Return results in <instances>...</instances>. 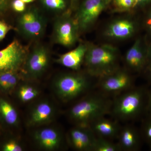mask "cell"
I'll list each match as a JSON object with an SVG mask.
<instances>
[{"label":"cell","mask_w":151,"mask_h":151,"mask_svg":"<svg viewBox=\"0 0 151 151\" xmlns=\"http://www.w3.org/2000/svg\"><path fill=\"white\" fill-rule=\"evenodd\" d=\"M148 92L143 86L132 87L112 103L111 113L116 119L123 121L139 118L147 113Z\"/></svg>","instance_id":"6da1fadb"},{"label":"cell","mask_w":151,"mask_h":151,"mask_svg":"<svg viewBox=\"0 0 151 151\" xmlns=\"http://www.w3.org/2000/svg\"><path fill=\"white\" fill-rule=\"evenodd\" d=\"M112 105L111 101L104 96L94 94L73 105L69 116L79 126L89 127L92 122L111 113Z\"/></svg>","instance_id":"7a4b0ae2"},{"label":"cell","mask_w":151,"mask_h":151,"mask_svg":"<svg viewBox=\"0 0 151 151\" xmlns=\"http://www.w3.org/2000/svg\"><path fill=\"white\" fill-rule=\"evenodd\" d=\"M117 49L107 45L88 47L84 60L89 73L101 78L117 70Z\"/></svg>","instance_id":"3957f363"},{"label":"cell","mask_w":151,"mask_h":151,"mask_svg":"<svg viewBox=\"0 0 151 151\" xmlns=\"http://www.w3.org/2000/svg\"><path fill=\"white\" fill-rule=\"evenodd\" d=\"M54 85L58 96L65 101L78 97L90 86L89 80L84 76L72 73L60 76L56 79Z\"/></svg>","instance_id":"277c9868"},{"label":"cell","mask_w":151,"mask_h":151,"mask_svg":"<svg viewBox=\"0 0 151 151\" xmlns=\"http://www.w3.org/2000/svg\"><path fill=\"white\" fill-rule=\"evenodd\" d=\"M28 53L26 47L17 40L0 50V74L17 72L24 64Z\"/></svg>","instance_id":"5b68a950"},{"label":"cell","mask_w":151,"mask_h":151,"mask_svg":"<svg viewBox=\"0 0 151 151\" xmlns=\"http://www.w3.org/2000/svg\"><path fill=\"white\" fill-rule=\"evenodd\" d=\"M18 26L24 36L29 39H37L43 35L46 22L38 11L30 9L22 12L18 19Z\"/></svg>","instance_id":"8992f818"},{"label":"cell","mask_w":151,"mask_h":151,"mask_svg":"<svg viewBox=\"0 0 151 151\" xmlns=\"http://www.w3.org/2000/svg\"><path fill=\"white\" fill-rule=\"evenodd\" d=\"M79 29L75 19L64 15L57 19L53 28V39L56 43L69 47L75 43Z\"/></svg>","instance_id":"52a82bcc"},{"label":"cell","mask_w":151,"mask_h":151,"mask_svg":"<svg viewBox=\"0 0 151 151\" xmlns=\"http://www.w3.org/2000/svg\"><path fill=\"white\" fill-rule=\"evenodd\" d=\"M49 60V53L46 47L40 45H37L28 53L24 63L26 73L32 78L39 77L46 70Z\"/></svg>","instance_id":"ba28073f"},{"label":"cell","mask_w":151,"mask_h":151,"mask_svg":"<svg viewBox=\"0 0 151 151\" xmlns=\"http://www.w3.org/2000/svg\"><path fill=\"white\" fill-rule=\"evenodd\" d=\"M107 3L105 0H85L74 19L79 30L86 29L94 22Z\"/></svg>","instance_id":"9c48e42d"},{"label":"cell","mask_w":151,"mask_h":151,"mask_svg":"<svg viewBox=\"0 0 151 151\" xmlns=\"http://www.w3.org/2000/svg\"><path fill=\"white\" fill-rule=\"evenodd\" d=\"M100 86L103 92L117 93L132 88L133 81L128 73L117 70L102 78Z\"/></svg>","instance_id":"30bf717a"},{"label":"cell","mask_w":151,"mask_h":151,"mask_svg":"<svg viewBox=\"0 0 151 151\" xmlns=\"http://www.w3.org/2000/svg\"><path fill=\"white\" fill-rule=\"evenodd\" d=\"M96 137L89 127H79L70 130L69 139L74 149L80 151H93Z\"/></svg>","instance_id":"8fae6325"},{"label":"cell","mask_w":151,"mask_h":151,"mask_svg":"<svg viewBox=\"0 0 151 151\" xmlns=\"http://www.w3.org/2000/svg\"><path fill=\"white\" fill-rule=\"evenodd\" d=\"M118 137L120 150L134 151L140 148L142 138L141 133L134 127L129 126L124 127L120 130Z\"/></svg>","instance_id":"7c38bea8"},{"label":"cell","mask_w":151,"mask_h":151,"mask_svg":"<svg viewBox=\"0 0 151 151\" xmlns=\"http://www.w3.org/2000/svg\"><path fill=\"white\" fill-rule=\"evenodd\" d=\"M87 48L86 45L80 44L73 50L60 55L57 62L72 70H78L84 60Z\"/></svg>","instance_id":"4fadbf2b"},{"label":"cell","mask_w":151,"mask_h":151,"mask_svg":"<svg viewBox=\"0 0 151 151\" xmlns=\"http://www.w3.org/2000/svg\"><path fill=\"white\" fill-rule=\"evenodd\" d=\"M35 138L41 147L48 150L58 148L61 143L59 132L52 128H44L39 130L36 132Z\"/></svg>","instance_id":"5bb4252c"},{"label":"cell","mask_w":151,"mask_h":151,"mask_svg":"<svg viewBox=\"0 0 151 151\" xmlns=\"http://www.w3.org/2000/svg\"><path fill=\"white\" fill-rule=\"evenodd\" d=\"M89 127L95 134L105 139L118 137L121 130L117 123L104 117L92 122Z\"/></svg>","instance_id":"9a60e30c"},{"label":"cell","mask_w":151,"mask_h":151,"mask_svg":"<svg viewBox=\"0 0 151 151\" xmlns=\"http://www.w3.org/2000/svg\"><path fill=\"white\" fill-rule=\"evenodd\" d=\"M125 60L128 65L137 71H140L147 66V52L142 49L139 40L127 52Z\"/></svg>","instance_id":"2e32d148"},{"label":"cell","mask_w":151,"mask_h":151,"mask_svg":"<svg viewBox=\"0 0 151 151\" xmlns=\"http://www.w3.org/2000/svg\"><path fill=\"white\" fill-rule=\"evenodd\" d=\"M134 23L127 19L113 22L106 31V35L114 38L124 39L130 37L134 31Z\"/></svg>","instance_id":"e0dca14e"},{"label":"cell","mask_w":151,"mask_h":151,"mask_svg":"<svg viewBox=\"0 0 151 151\" xmlns=\"http://www.w3.org/2000/svg\"><path fill=\"white\" fill-rule=\"evenodd\" d=\"M53 113V108L49 103L41 102L37 104L32 112L30 123L33 125L44 124L50 120Z\"/></svg>","instance_id":"ac0fdd59"},{"label":"cell","mask_w":151,"mask_h":151,"mask_svg":"<svg viewBox=\"0 0 151 151\" xmlns=\"http://www.w3.org/2000/svg\"><path fill=\"white\" fill-rule=\"evenodd\" d=\"M0 115L9 125H14L18 120L16 110L10 103L3 99H0Z\"/></svg>","instance_id":"d6986e66"},{"label":"cell","mask_w":151,"mask_h":151,"mask_svg":"<svg viewBox=\"0 0 151 151\" xmlns=\"http://www.w3.org/2000/svg\"><path fill=\"white\" fill-rule=\"evenodd\" d=\"M16 72H6L0 74V89L9 91L13 89L18 82Z\"/></svg>","instance_id":"ffe728a7"},{"label":"cell","mask_w":151,"mask_h":151,"mask_svg":"<svg viewBox=\"0 0 151 151\" xmlns=\"http://www.w3.org/2000/svg\"><path fill=\"white\" fill-rule=\"evenodd\" d=\"M121 150L118 144H114L105 138L96 137L93 151H119Z\"/></svg>","instance_id":"44dd1931"},{"label":"cell","mask_w":151,"mask_h":151,"mask_svg":"<svg viewBox=\"0 0 151 151\" xmlns=\"http://www.w3.org/2000/svg\"><path fill=\"white\" fill-rule=\"evenodd\" d=\"M38 91L29 85H23L19 89L18 96L21 101L28 102L33 100L38 95Z\"/></svg>","instance_id":"7402d4cb"},{"label":"cell","mask_w":151,"mask_h":151,"mask_svg":"<svg viewBox=\"0 0 151 151\" xmlns=\"http://www.w3.org/2000/svg\"><path fill=\"white\" fill-rule=\"evenodd\" d=\"M141 135L151 149V114L147 113V117L143 122Z\"/></svg>","instance_id":"603a6c76"},{"label":"cell","mask_w":151,"mask_h":151,"mask_svg":"<svg viewBox=\"0 0 151 151\" xmlns=\"http://www.w3.org/2000/svg\"><path fill=\"white\" fill-rule=\"evenodd\" d=\"M44 5L52 10H63L66 6L64 0H42Z\"/></svg>","instance_id":"cb8c5ba5"},{"label":"cell","mask_w":151,"mask_h":151,"mask_svg":"<svg viewBox=\"0 0 151 151\" xmlns=\"http://www.w3.org/2000/svg\"><path fill=\"white\" fill-rule=\"evenodd\" d=\"M114 4L119 10L125 11L135 6V0H113Z\"/></svg>","instance_id":"d4e9b609"},{"label":"cell","mask_w":151,"mask_h":151,"mask_svg":"<svg viewBox=\"0 0 151 151\" xmlns=\"http://www.w3.org/2000/svg\"><path fill=\"white\" fill-rule=\"evenodd\" d=\"M3 150L4 151H22L23 150L21 146L17 142L11 141L6 143L3 146Z\"/></svg>","instance_id":"484cf974"},{"label":"cell","mask_w":151,"mask_h":151,"mask_svg":"<svg viewBox=\"0 0 151 151\" xmlns=\"http://www.w3.org/2000/svg\"><path fill=\"white\" fill-rule=\"evenodd\" d=\"M11 29V27L5 22L0 20V41L4 38Z\"/></svg>","instance_id":"4316f807"},{"label":"cell","mask_w":151,"mask_h":151,"mask_svg":"<svg viewBox=\"0 0 151 151\" xmlns=\"http://www.w3.org/2000/svg\"><path fill=\"white\" fill-rule=\"evenodd\" d=\"M12 6L15 11L17 12H23L25 10V4L22 0H14Z\"/></svg>","instance_id":"83f0119b"},{"label":"cell","mask_w":151,"mask_h":151,"mask_svg":"<svg viewBox=\"0 0 151 151\" xmlns=\"http://www.w3.org/2000/svg\"><path fill=\"white\" fill-rule=\"evenodd\" d=\"M147 113H149V114H151V89H148V92Z\"/></svg>","instance_id":"f1b7e54d"},{"label":"cell","mask_w":151,"mask_h":151,"mask_svg":"<svg viewBox=\"0 0 151 151\" xmlns=\"http://www.w3.org/2000/svg\"><path fill=\"white\" fill-rule=\"evenodd\" d=\"M147 52V68H151V46L148 50Z\"/></svg>","instance_id":"f546056e"},{"label":"cell","mask_w":151,"mask_h":151,"mask_svg":"<svg viewBox=\"0 0 151 151\" xmlns=\"http://www.w3.org/2000/svg\"><path fill=\"white\" fill-rule=\"evenodd\" d=\"M8 0H0V14L5 10L7 6Z\"/></svg>","instance_id":"4dcf8cb0"},{"label":"cell","mask_w":151,"mask_h":151,"mask_svg":"<svg viewBox=\"0 0 151 151\" xmlns=\"http://www.w3.org/2000/svg\"><path fill=\"white\" fill-rule=\"evenodd\" d=\"M150 1L151 0H135V6L138 4H143Z\"/></svg>","instance_id":"1f68e13d"},{"label":"cell","mask_w":151,"mask_h":151,"mask_svg":"<svg viewBox=\"0 0 151 151\" xmlns=\"http://www.w3.org/2000/svg\"><path fill=\"white\" fill-rule=\"evenodd\" d=\"M147 24L148 27L151 30V13L147 22Z\"/></svg>","instance_id":"d6a6232c"},{"label":"cell","mask_w":151,"mask_h":151,"mask_svg":"<svg viewBox=\"0 0 151 151\" xmlns=\"http://www.w3.org/2000/svg\"><path fill=\"white\" fill-rule=\"evenodd\" d=\"M25 3H29L32 2L35 0H22Z\"/></svg>","instance_id":"836d02e7"},{"label":"cell","mask_w":151,"mask_h":151,"mask_svg":"<svg viewBox=\"0 0 151 151\" xmlns=\"http://www.w3.org/2000/svg\"><path fill=\"white\" fill-rule=\"evenodd\" d=\"M148 70L149 76L150 77V79L151 81V68H147Z\"/></svg>","instance_id":"e575fe53"},{"label":"cell","mask_w":151,"mask_h":151,"mask_svg":"<svg viewBox=\"0 0 151 151\" xmlns=\"http://www.w3.org/2000/svg\"><path fill=\"white\" fill-rule=\"evenodd\" d=\"M105 1H106V2H107V0H105Z\"/></svg>","instance_id":"d590c367"}]
</instances>
